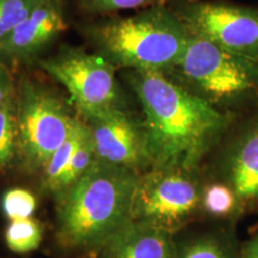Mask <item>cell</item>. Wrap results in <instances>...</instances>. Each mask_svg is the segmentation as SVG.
<instances>
[{
  "instance_id": "1",
  "label": "cell",
  "mask_w": 258,
  "mask_h": 258,
  "mask_svg": "<svg viewBox=\"0 0 258 258\" xmlns=\"http://www.w3.org/2000/svg\"><path fill=\"white\" fill-rule=\"evenodd\" d=\"M129 84L140 101L154 169L195 171L228 133L233 116L158 71H135Z\"/></svg>"
},
{
  "instance_id": "2",
  "label": "cell",
  "mask_w": 258,
  "mask_h": 258,
  "mask_svg": "<svg viewBox=\"0 0 258 258\" xmlns=\"http://www.w3.org/2000/svg\"><path fill=\"white\" fill-rule=\"evenodd\" d=\"M135 171L95 159L84 175L59 192V234L76 247L102 246L134 220Z\"/></svg>"
},
{
  "instance_id": "3",
  "label": "cell",
  "mask_w": 258,
  "mask_h": 258,
  "mask_svg": "<svg viewBox=\"0 0 258 258\" xmlns=\"http://www.w3.org/2000/svg\"><path fill=\"white\" fill-rule=\"evenodd\" d=\"M85 36L114 66L167 73L184 53L190 32L165 6L89 25Z\"/></svg>"
},
{
  "instance_id": "4",
  "label": "cell",
  "mask_w": 258,
  "mask_h": 258,
  "mask_svg": "<svg viewBox=\"0 0 258 258\" xmlns=\"http://www.w3.org/2000/svg\"><path fill=\"white\" fill-rule=\"evenodd\" d=\"M165 74L225 112L258 98V62L192 34Z\"/></svg>"
},
{
  "instance_id": "5",
  "label": "cell",
  "mask_w": 258,
  "mask_h": 258,
  "mask_svg": "<svg viewBox=\"0 0 258 258\" xmlns=\"http://www.w3.org/2000/svg\"><path fill=\"white\" fill-rule=\"evenodd\" d=\"M78 118L57 97L32 80L16 85L17 151L29 169H43L70 137Z\"/></svg>"
},
{
  "instance_id": "6",
  "label": "cell",
  "mask_w": 258,
  "mask_h": 258,
  "mask_svg": "<svg viewBox=\"0 0 258 258\" xmlns=\"http://www.w3.org/2000/svg\"><path fill=\"white\" fill-rule=\"evenodd\" d=\"M42 70L62 84L84 118L120 108L115 66L99 54L66 47L50 59L40 61Z\"/></svg>"
},
{
  "instance_id": "7",
  "label": "cell",
  "mask_w": 258,
  "mask_h": 258,
  "mask_svg": "<svg viewBox=\"0 0 258 258\" xmlns=\"http://www.w3.org/2000/svg\"><path fill=\"white\" fill-rule=\"evenodd\" d=\"M173 11L190 34L258 62V10L221 2L184 0Z\"/></svg>"
},
{
  "instance_id": "8",
  "label": "cell",
  "mask_w": 258,
  "mask_h": 258,
  "mask_svg": "<svg viewBox=\"0 0 258 258\" xmlns=\"http://www.w3.org/2000/svg\"><path fill=\"white\" fill-rule=\"evenodd\" d=\"M194 171L154 169L139 179L134 220L151 222L170 232L201 209L202 185Z\"/></svg>"
},
{
  "instance_id": "9",
  "label": "cell",
  "mask_w": 258,
  "mask_h": 258,
  "mask_svg": "<svg viewBox=\"0 0 258 258\" xmlns=\"http://www.w3.org/2000/svg\"><path fill=\"white\" fill-rule=\"evenodd\" d=\"M84 122L91 134L97 159L133 171L152 165L143 123L121 108L90 116Z\"/></svg>"
},
{
  "instance_id": "10",
  "label": "cell",
  "mask_w": 258,
  "mask_h": 258,
  "mask_svg": "<svg viewBox=\"0 0 258 258\" xmlns=\"http://www.w3.org/2000/svg\"><path fill=\"white\" fill-rule=\"evenodd\" d=\"M217 179L233 190L245 211L258 214V115L244 121L226 139Z\"/></svg>"
},
{
  "instance_id": "11",
  "label": "cell",
  "mask_w": 258,
  "mask_h": 258,
  "mask_svg": "<svg viewBox=\"0 0 258 258\" xmlns=\"http://www.w3.org/2000/svg\"><path fill=\"white\" fill-rule=\"evenodd\" d=\"M63 0H47L0 44V61L14 71L43 53L66 29Z\"/></svg>"
},
{
  "instance_id": "12",
  "label": "cell",
  "mask_w": 258,
  "mask_h": 258,
  "mask_svg": "<svg viewBox=\"0 0 258 258\" xmlns=\"http://www.w3.org/2000/svg\"><path fill=\"white\" fill-rule=\"evenodd\" d=\"M105 258H176L172 232L141 220H132L102 245Z\"/></svg>"
},
{
  "instance_id": "13",
  "label": "cell",
  "mask_w": 258,
  "mask_h": 258,
  "mask_svg": "<svg viewBox=\"0 0 258 258\" xmlns=\"http://www.w3.org/2000/svg\"><path fill=\"white\" fill-rule=\"evenodd\" d=\"M235 228L237 224H222L176 240V258H243Z\"/></svg>"
},
{
  "instance_id": "14",
  "label": "cell",
  "mask_w": 258,
  "mask_h": 258,
  "mask_svg": "<svg viewBox=\"0 0 258 258\" xmlns=\"http://www.w3.org/2000/svg\"><path fill=\"white\" fill-rule=\"evenodd\" d=\"M201 209L222 224H237L246 213L233 190L217 178L202 185Z\"/></svg>"
},
{
  "instance_id": "15",
  "label": "cell",
  "mask_w": 258,
  "mask_h": 258,
  "mask_svg": "<svg viewBox=\"0 0 258 258\" xmlns=\"http://www.w3.org/2000/svg\"><path fill=\"white\" fill-rule=\"evenodd\" d=\"M85 123L84 121L77 120L72 133L70 137L61 144V146L54 152L53 156L43 167L44 170V185L47 189L55 192L56 185L59 183L61 176L63 175L64 170L69 166L72 156L78 146L80 138H82Z\"/></svg>"
},
{
  "instance_id": "16",
  "label": "cell",
  "mask_w": 258,
  "mask_h": 258,
  "mask_svg": "<svg viewBox=\"0 0 258 258\" xmlns=\"http://www.w3.org/2000/svg\"><path fill=\"white\" fill-rule=\"evenodd\" d=\"M6 245L12 252L28 253L36 250L42 241V228L37 221L29 219L10 221L5 231Z\"/></svg>"
},
{
  "instance_id": "17",
  "label": "cell",
  "mask_w": 258,
  "mask_h": 258,
  "mask_svg": "<svg viewBox=\"0 0 258 258\" xmlns=\"http://www.w3.org/2000/svg\"><path fill=\"white\" fill-rule=\"evenodd\" d=\"M95 159L96 152L95 147H93L92 138L91 134H90L88 125L85 123L78 146H77L76 151H74L69 166L66 167L63 175L61 176L59 183H57L55 192H60L61 190L66 189L67 186L73 184L77 179L80 178L88 171Z\"/></svg>"
},
{
  "instance_id": "18",
  "label": "cell",
  "mask_w": 258,
  "mask_h": 258,
  "mask_svg": "<svg viewBox=\"0 0 258 258\" xmlns=\"http://www.w3.org/2000/svg\"><path fill=\"white\" fill-rule=\"evenodd\" d=\"M17 152L16 92L0 108V171L10 166Z\"/></svg>"
},
{
  "instance_id": "19",
  "label": "cell",
  "mask_w": 258,
  "mask_h": 258,
  "mask_svg": "<svg viewBox=\"0 0 258 258\" xmlns=\"http://www.w3.org/2000/svg\"><path fill=\"white\" fill-rule=\"evenodd\" d=\"M47 0H0V44L28 16Z\"/></svg>"
},
{
  "instance_id": "20",
  "label": "cell",
  "mask_w": 258,
  "mask_h": 258,
  "mask_svg": "<svg viewBox=\"0 0 258 258\" xmlns=\"http://www.w3.org/2000/svg\"><path fill=\"white\" fill-rule=\"evenodd\" d=\"M36 206V198L27 189H9L2 199L3 212L10 221L31 218Z\"/></svg>"
},
{
  "instance_id": "21",
  "label": "cell",
  "mask_w": 258,
  "mask_h": 258,
  "mask_svg": "<svg viewBox=\"0 0 258 258\" xmlns=\"http://www.w3.org/2000/svg\"><path fill=\"white\" fill-rule=\"evenodd\" d=\"M170 0H74L78 8L89 14H111L132 9L165 6Z\"/></svg>"
},
{
  "instance_id": "22",
  "label": "cell",
  "mask_w": 258,
  "mask_h": 258,
  "mask_svg": "<svg viewBox=\"0 0 258 258\" xmlns=\"http://www.w3.org/2000/svg\"><path fill=\"white\" fill-rule=\"evenodd\" d=\"M16 92L14 71L8 64L0 61V108L11 98Z\"/></svg>"
},
{
  "instance_id": "23",
  "label": "cell",
  "mask_w": 258,
  "mask_h": 258,
  "mask_svg": "<svg viewBox=\"0 0 258 258\" xmlns=\"http://www.w3.org/2000/svg\"><path fill=\"white\" fill-rule=\"evenodd\" d=\"M243 258H258V232L253 233L247 240L241 241Z\"/></svg>"
}]
</instances>
